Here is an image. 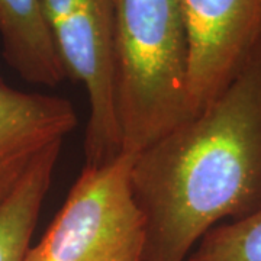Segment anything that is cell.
<instances>
[{"label":"cell","instance_id":"cell-9","mask_svg":"<svg viewBox=\"0 0 261 261\" xmlns=\"http://www.w3.org/2000/svg\"><path fill=\"white\" fill-rule=\"evenodd\" d=\"M187 261H261V207L243 219L212 228Z\"/></svg>","mask_w":261,"mask_h":261},{"label":"cell","instance_id":"cell-3","mask_svg":"<svg viewBox=\"0 0 261 261\" xmlns=\"http://www.w3.org/2000/svg\"><path fill=\"white\" fill-rule=\"evenodd\" d=\"M137 154L84 166L42 240L23 261H142L145 221L130 173Z\"/></svg>","mask_w":261,"mask_h":261},{"label":"cell","instance_id":"cell-4","mask_svg":"<svg viewBox=\"0 0 261 261\" xmlns=\"http://www.w3.org/2000/svg\"><path fill=\"white\" fill-rule=\"evenodd\" d=\"M39 2L67 79L87 92L86 164H105L122 152L115 100V0Z\"/></svg>","mask_w":261,"mask_h":261},{"label":"cell","instance_id":"cell-1","mask_svg":"<svg viewBox=\"0 0 261 261\" xmlns=\"http://www.w3.org/2000/svg\"><path fill=\"white\" fill-rule=\"evenodd\" d=\"M142 261H187L212 228L261 207V45L216 100L135 155Z\"/></svg>","mask_w":261,"mask_h":261},{"label":"cell","instance_id":"cell-8","mask_svg":"<svg viewBox=\"0 0 261 261\" xmlns=\"http://www.w3.org/2000/svg\"><path fill=\"white\" fill-rule=\"evenodd\" d=\"M63 145L42 154L0 205V261H23Z\"/></svg>","mask_w":261,"mask_h":261},{"label":"cell","instance_id":"cell-6","mask_svg":"<svg viewBox=\"0 0 261 261\" xmlns=\"http://www.w3.org/2000/svg\"><path fill=\"white\" fill-rule=\"evenodd\" d=\"M77 123L70 100L22 92L0 79V205L42 154L63 145Z\"/></svg>","mask_w":261,"mask_h":261},{"label":"cell","instance_id":"cell-2","mask_svg":"<svg viewBox=\"0 0 261 261\" xmlns=\"http://www.w3.org/2000/svg\"><path fill=\"white\" fill-rule=\"evenodd\" d=\"M180 0H115V100L122 152L138 154L192 118Z\"/></svg>","mask_w":261,"mask_h":261},{"label":"cell","instance_id":"cell-7","mask_svg":"<svg viewBox=\"0 0 261 261\" xmlns=\"http://www.w3.org/2000/svg\"><path fill=\"white\" fill-rule=\"evenodd\" d=\"M0 42L5 63L25 82L56 87L67 79L39 0H0Z\"/></svg>","mask_w":261,"mask_h":261},{"label":"cell","instance_id":"cell-5","mask_svg":"<svg viewBox=\"0 0 261 261\" xmlns=\"http://www.w3.org/2000/svg\"><path fill=\"white\" fill-rule=\"evenodd\" d=\"M192 116L232 84L261 45V0H180Z\"/></svg>","mask_w":261,"mask_h":261}]
</instances>
